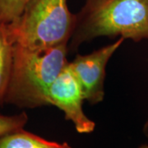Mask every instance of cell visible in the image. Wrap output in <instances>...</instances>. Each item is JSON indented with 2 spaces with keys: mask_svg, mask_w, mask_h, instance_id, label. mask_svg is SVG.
Wrapping results in <instances>:
<instances>
[{
  "mask_svg": "<svg viewBox=\"0 0 148 148\" xmlns=\"http://www.w3.org/2000/svg\"><path fill=\"white\" fill-rule=\"evenodd\" d=\"M118 38L114 43L87 54H77L69 66L77 79L84 94L85 101L91 105L103 101L105 97L106 65L117 49L124 42Z\"/></svg>",
  "mask_w": 148,
  "mask_h": 148,
  "instance_id": "277c9868",
  "label": "cell"
},
{
  "mask_svg": "<svg viewBox=\"0 0 148 148\" xmlns=\"http://www.w3.org/2000/svg\"><path fill=\"white\" fill-rule=\"evenodd\" d=\"M101 36L148 40V0H86L76 13L69 52Z\"/></svg>",
  "mask_w": 148,
  "mask_h": 148,
  "instance_id": "6da1fadb",
  "label": "cell"
},
{
  "mask_svg": "<svg viewBox=\"0 0 148 148\" xmlns=\"http://www.w3.org/2000/svg\"><path fill=\"white\" fill-rule=\"evenodd\" d=\"M47 101L49 106H56L64 112L65 119L73 123L78 133L87 134L94 131L95 122L83 110L84 94L69 64L49 86Z\"/></svg>",
  "mask_w": 148,
  "mask_h": 148,
  "instance_id": "5b68a950",
  "label": "cell"
},
{
  "mask_svg": "<svg viewBox=\"0 0 148 148\" xmlns=\"http://www.w3.org/2000/svg\"><path fill=\"white\" fill-rule=\"evenodd\" d=\"M139 148H148V145H143V146H141Z\"/></svg>",
  "mask_w": 148,
  "mask_h": 148,
  "instance_id": "8fae6325",
  "label": "cell"
},
{
  "mask_svg": "<svg viewBox=\"0 0 148 148\" xmlns=\"http://www.w3.org/2000/svg\"><path fill=\"white\" fill-rule=\"evenodd\" d=\"M14 45L8 23H0V106L5 104L12 71Z\"/></svg>",
  "mask_w": 148,
  "mask_h": 148,
  "instance_id": "8992f818",
  "label": "cell"
},
{
  "mask_svg": "<svg viewBox=\"0 0 148 148\" xmlns=\"http://www.w3.org/2000/svg\"><path fill=\"white\" fill-rule=\"evenodd\" d=\"M75 21L68 0H29L20 16L8 25L14 44L38 49L69 45Z\"/></svg>",
  "mask_w": 148,
  "mask_h": 148,
  "instance_id": "3957f363",
  "label": "cell"
},
{
  "mask_svg": "<svg viewBox=\"0 0 148 148\" xmlns=\"http://www.w3.org/2000/svg\"><path fill=\"white\" fill-rule=\"evenodd\" d=\"M29 0H0V23H10L20 16Z\"/></svg>",
  "mask_w": 148,
  "mask_h": 148,
  "instance_id": "ba28073f",
  "label": "cell"
},
{
  "mask_svg": "<svg viewBox=\"0 0 148 148\" xmlns=\"http://www.w3.org/2000/svg\"><path fill=\"white\" fill-rule=\"evenodd\" d=\"M143 132H144L145 136H146L147 138L148 139V117L147 121H146L145 124H144V126H143Z\"/></svg>",
  "mask_w": 148,
  "mask_h": 148,
  "instance_id": "30bf717a",
  "label": "cell"
},
{
  "mask_svg": "<svg viewBox=\"0 0 148 148\" xmlns=\"http://www.w3.org/2000/svg\"><path fill=\"white\" fill-rule=\"evenodd\" d=\"M27 121L28 116L26 112L13 115H4L0 114V138L9 132L23 128Z\"/></svg>",
  "mask_w": 148,
  "mask_h": 148,
  "instance_id": "9c48e42d",
  "label": "cell"
},
{
  "mask_svg": "<svg viewBox=\"0 0 148 148\" xmlns=\"http://www.w3.org/2000/svg\"><path fill=\"white\" fill-rule=\"evenodd\" d=\"M0 148H72L68 143L48 141L23 128L0 138Z\"/></svg>",
  "mask_w": 148,
  "mask_h": 148,
  "instance_id": "52a82bcc",
  "label": "cell"
},
{
  "mask_svg": "<svg viewBox=\"0 0 148 148\" xmlns=\"http://www.w3.org/2000/svg\"><path fill=\"white\" fill-rule=\"evenodd\" d=\"M68 44L49 48L14 45L5 104L35 109L49 106V86L68 65Z\"/></svg>",
  "mask_w": 148,
  "mask_h": 148,
  "instance_id": "7a4b0ae2",
  "label": "cell"
}]
</instances>
